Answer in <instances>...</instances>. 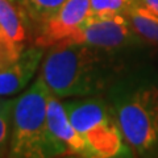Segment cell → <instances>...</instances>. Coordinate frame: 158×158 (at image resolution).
<instances>
[{
	"instance_id": "13",
	"label": "cell",
	"mask_w": 158,
	"mask_h": 158,
	"mask_svg": "<svg viewBox=\"0 0 158 158\" xmlns=\"http://www.w3.org/2000/svg\"><path fill=\"white\" fill-rule=\"evenodd\" d=\"M131 3V0H90L88 17H108L125 13Z\"/></svg>"
},
{
	"instance_id": "15",
	"label": "cell",
	"mask_w": 158,
	"mask_h": 158,
	"mask_svg": "<svg viewBox=\"0 0 158 158\" xmlns=\"http://www.w3.org/2000/svg\"><path fill=\"white\" fill-rule=\"evenodd\" d=\"M131 2H132V0H131Z\"/></svg>"
},
{
	"instance_id": "3",
	"label": "cell",
	"mask_w": 158,
	"mask_h": 158,
	"mask_svg": "<svg viewBox=\"0 0 158 158\" xmlns=\"http://www.w3.org/2000/svg\"><path fill=\"white\" fill-rule=\"evenodd\" d=\"M123 137L133 154L158 156V88L137 87L116 99L113 107Z\"/></svg>"
},
{
	"instance_id": "7",
	"label": "cell",
	"mask_w": 158,
	"mask_h": 158,
	"mask_svg": "<svg viewBox=\"0 0 158 158\" xmlns=\"http://www.w3.org/2000/svg\"><path fill=\"white\" fill-rule=\"evenodd\" d=\"M46 49L28 46L17 61L0 69V98H8L24 91L41 66Z\"/></svg>"
},
{
	"instance_id": "11",
	"label": "cell",
	"mask_w": 158,
	"mask_h": 158,
	"mask_svg": "<svg viewBox=\"0 0 158 158\" xmlns=\"http://www.w3.org/2000/svg\"><path fill=\"white\" fill-rule=\"evenodd\" d=\"M25 15L32 38L52 19L67 0H16Z\"/></svg>"
},
{
	"instance_id": "2",
	"label": "cell",
	"mask_w": 158,
	"mask_h": 158,
	"mask_svg": "<svg viewBox=\"0 0 158 158\" xmlns=\"http://www.w3.org/2000/svg\"><path fill=\"white\" fill-rule=\"evenodd\" d=\"M48 86L40 77L28 90L16 98L12 113V129L8 157H56L48 129Z\"/></svg>"
},
{
	"instance_id": "6",
	"label": "cell",
	"mask_w": 158,
	"mask_h": 158,
	"mask_svg": "<svg viewBox=\"0 0 158 158\" xmlns=\"http://www.w3.org/2000/svg\"><path fill=\"white\" fill-rule=\"evenodd\" d=\"M90 11V0H67L52 19L34 34L33 45L48 49L65 42L85 24Z\"/></svg>"
},
{
	"instance_id": "4",
	"label": "cell",
	"mask_w": 158,
	"mask_h": 158,
	"mask_svg": "<svg viewBox=\"0 0 158 158\" xmlns=\"http://www.w3.org/2000/svg\"><path fill=\"white\" fill-rule=\"evenodd\" d=\"M65 42H77L104 52H117L144 41L135 33L124 13L108 17H88L81 29Z\"/></svg>"
},
{
	"instance_id": "8",
	"label": "cell",
	"mask_w": 158,
	"mask_h": 158,
	"mask_svg": "<svg viewBox=\"0 0 158 158\" xmlns=\"http://www.w3.org/2000/svg\"><path fill=\"white\" fill-rule=\"evenodd\" d=\"M74 128L85 137L90 131L115 117L113 110L98 95L62 102Z\"/></svg>"
},
{
	"instance_id": "12",
	"label": "cell",
	"mask_w": 158,
	"mask_h": 158,
	"mask_svg": "<svg viewBox=\"0 0 158 158\" xmlns=\"http://www.w3.org/2000/svg\"><path fill=\"white\" fill-rule=\"evenodd\" d=\"M16 99L0 98V157L8 156L12 129V113Z\"/></svg>"
},
{
	"instance_id": "5",
	"label": "cell",
	"mask_w": 158,
	"mask_h": 158,
	"mask_svg": "<svg viewBox=\"0 0 158 158\" xmlns=\"http://www.w3.org/2000/svg\"><path fill=\"white\" fill-rule=\"evenodd\" d=\"M48 129L56 157L78 156L92 157L86 138L79 133L69 118L61 99L50 92L48 98Z\"/></svg>"
},
{
	"instance_id": "9",
	"label": "cell",
	"mask_w": 158,
	"mask_h": 158,
	"mask_svg": "<svg viewBox=\"0 0 158 158\" xmlns=\"http://www.w3.org/2000/svg\"><path fill=\"white\" fill-rule=\"evenodd\" d=\"M31 34L25 15L16 0H0V42L24 50Z\"/></svg>"
},
{
	"instance_id": "10",
	"label": "cell",
	"mask_w": 158,
	"mask_h": 158,
	"mask_svg": "<svg viewBox=\"0 0 158 158\" xmlns=\"http://www.w3.org/2000/svg\"><path fill=\"white\" fill-rule=\"evenodd\" d=\"M125 16L132 29L144 42L158 45V16L141 3L132 0L125 11Z\"/></svg>"
},
{
	"instance_id": "14",
	"label": "cell",
	"mask_w": 158,
	"mask_h": 158,
	"mask_svg": "<svg viewBox=\"0 0 158 158\" xmlns=\"http://www.w3.org/2000/svg\"><path fill=\"white\" fill-rule=\"evenodd\" d=\"M136 2L141 3L142 6H145L148 9H150L153 13L158 16V0H136Z\"/></svg>"
},
{
	"instance_id": "1",
	"label": "cell",
	"mask_w": 158,
	"mask_h": 158,
	"mask_svg": "<svg viewBox=\"0 0 158 158\" xmlns=\"http://www.w3.org/2000/svg\"><path fill=\"white\" fill-rule=\"evenodd\" d=\"M110 52L77 42H59L46 49L38 77L61 100L98 95L112 79Z\"/></svg>"
}]
</instances>
